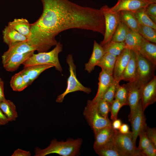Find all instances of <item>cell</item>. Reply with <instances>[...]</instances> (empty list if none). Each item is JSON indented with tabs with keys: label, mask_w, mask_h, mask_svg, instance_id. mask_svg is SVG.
<instances>
[{
	"label": "cell",
	"mask_w": 156,
	"mask_h": 156,
	"mask_svg": "<svg viewBox=\"0 0 156 156\" xmlns=\"http://www.w3.org/2000/svg\"><path fill=\"white\" fill-rule=\"evenodd\" d=\"M120 20L129 28L138 33L139 23L131 11L122 10L120 11Z\"/></svg>",
	"instance_id": "d4e9b609"
},
{
	"label": "cell",
	"mask_w": 156,
	"mask_h": 156,
	"mask_svg": "<svg viewBox=\"0 0 156 156\" xmlns=\"http://www.w3.org/2000/svg\"><path fill=\"white\" fill-rule=\"evenodd\" d=\"M119 130L120 133L123 134L128 133L130 132L129 126L127 124L125 123L122 124Z\"/></svg>",
	"instance_id": "7dc6e473"
},
{
	"label": "cell",
	"mask_w": 156,
	"mask_h": 156,
	"mask_svg": "<svg viewBox=\"0 0 156 156\" xmlns=\"http://www.w3.org/2000/svg\"><path fill=\"white\" fill-rule=\"evenodd\" d=\"M129 27L120 20L110 41L122 42L125 41Z\"/></svg>",
	"instance_id": "4dcf8cb0"
},
{
	"label": "cell",
	"mask_w": 156,
	"mask_h": 156,
	"mask_svg": "<svg viewBox=\"0 0 156 156\" xmlns=\"http://www.w3.org/2000/svg\"><path fill=\"white\" fill-rule=\"evenodd\" d=\"M10 85L14 91L20 92L24 90L23 78L20 72L12 76L10 81Z\"/></svg>",
	"instance_id": "836d02e7"
},
{
	"label": "cell",
	"mask_w": 156,
	"mask_h": 156,
	"mask_svg": "<svg viewBox=\"0 0 156 156\" xmlns=\"http://www.w3.org/2000/svg\"><path fill=\"white\" fill-rule=\"evenodd\" d=\"M145 8L132 12L139 24L148 26L156 30V24L150 19L146 13Z\"/></svg>",
	"instance_id": "f1b7e54d"
},
{
	"label": "cell",
	"mask_w": 156,
	"mask_h": 156,
	"mask_svg": "<svg viewBox=\"0 0 156 156\" xmlns=\"http://www.w3.org/2000/svg\"><path fill=\"white\" fill-rule=\"evenodd\" d=\"M103 47L105 53H108L117 56L125 48V42H117L110 41Z\"/></svg>",
	"instance_id": "f546056e"
},
{
	"label": "cell",
	"mask_w": 156,
	"mask_h": 156,
	"mask_svg": "<svg viewBox=\"0 0 156 156\" xmlns=\"http://www.w3.org/2000/svg\"><path fill=\"white\" fill-rule=\"evenodd\" d=\"M153 3H156V0H118L116 4L110 8L112 11L115 12L122 10L134 12Z\"/></svg>",
	"instance_id": "30bf717a"
},
{
	"label": "cell",
	"mask_w": 156,
	"mask_h": 156,
	"mask_svg": "<svg viewBox=\"0 0 156 156\" xmlns=\"http://www.w3.org/2000/svg\"><path fill=\"white\" fill-rule=\"evenodd\" d=\"M146 13L150 19L156 23V3L150 4L145 8Z\"/></svg>",
	"instance_id": "f35d334b"
},
{
	"label": "cell",
	"mask_w": 156,
	"mask_h": 156,
	"mask_svg": "<svg viewBox=\"0 0 156 156\" xmlns=\"http://www.w3.org/2000/svg\"><path fill=\"white\" fill-rule=\"evenodd\" d=\"M105 53L103 47L94 40L93 51L88 63L85 64V70L90 73L100 62Z\"/></svg>",
	"instance_id": "e0dca14e"
},
{
	"label": "cell",
	"mask_w": 156,
	"mask_h": 156,
	"mask_svg": "<svg viewBox=\"0 0 156 156\" xmlns=\"http://www.w3.org/2000/svg\"><path fill=\"white\" fill-rule=\"evenodd\" d=\"M144 156H156V146L151 142L149 145L142 151Z\"/></svg>",
	"instance_id": "60d3db41"
},
{
	"label": "cell",
	"mask_w": 156,
	"mask_h": 156,
	"mask_svg": "<svg viewBox=\"0 0 156 156\" xmlns=\"http://www.w3.org/2000/svg\"><path fill=\"white\" fill-rule=\"evenodd\" d=\"M131 51V50L125 48L117 56L112 75L115 79L120 81L122 74L130 59Z\"/></svg>",
	"instance_id": "9a60e30c"
},
{
	"label": "cell",
	"mask_w": 156,
	"mask_h": 156,
	"mask_svg": "<svg viewBox=\"0 0 156 156\" xmlns=\"http://www.w3.org/2000/svg\"><path fill=\"white\" fill-rule=\"evenodd\" d=\"M140 54L148 60L156 65V45L144 38L139 51Z\"/></svg>",
	"instance_id": "ffe728a7"
},
{
	"label": "cell",
	"mask_w": 156,
	"mask_h": 156,
	"mask_svg": "<svg viewBox=\"0 0 156 156\" xmlns=\"http://www.w3.org/2000/svg\"><path fill=\"white\" fill-rule=\"evenodd\" d=\"M4 82L1 80L0 81V102L5 101L4 92Z\"/></svg>",
	"instance_id": "bcb514c9"
},
{
	"label": "cell",
	"mask_w": 156,
	"mask_h": 156,
	"mask_svg": "<svg viewBox=\"0 0 156 156\" xmlns=\"http://www.w3.org/2000/svg\"><path fill=\"white\" fill-rule=\"evenodd\" d=\"M112 121V127L114 129L119 130L122 124L121 120L117 118Z\"/></svg>",
	"instance_id": "f6af8a7d"
},
{
	"label": "cell",
	"mask_w": 156,
	"mask_h": 156,
	"mask_svg": "<svg viewBox=\"0 0 156 156\" xmlns=\"http://www.w3.org/2000/svg\"><path fill=\"white\" fill-rule=\"evenodd\" d=\"M127 91L126 84L122 85L118 83L117 86L115 99L121 103L123 106L128 105Z\"/></svg>",
	"instance_id": "d6a6232c"
},
{
	"label": "cell",
	"mask_w": 156,
	"mask_h": 156,
	"mask_svg": "<svg viewBox=\"0 0 156 156\" xmlns=\"http://www.w3.org/2000/svg\"><path fill=\"white\" fill-rule=\"evenodd\" d=\"M100 9L103 12L105 20L104 38L100 44L103 47L111 40L116 30L120 21V12L112 11L107 5L103 6Z\"/></svg>",
	"instance_id": "ba28073f"
},
{
	"label": "cell",
	"mask_w": 156,
	"mask_h": 156,
	"mask_svg": "<svg viewBox=\"0 0 156 156\" xmlns=\"http://www.w3.org/2000/svg\"><path fill=\"white\" fill-rule=\"evenodd\" d=\"M123 105L118 100L115 99L111 104V118L112 121L117 118L118 114L121 108Z\"/></svg>",
	"instance_id": "74e56055"
},
{
	"label": "cell",
	"mask_w": 156,
	"mask_h": 156,
	"mask_svg": "<svg viewBox=\"0 0 156 156\" xmlns=\"http://www.w3.org/2000/svg\"><path fill=\"white\" fill-rule=\"evenodd\" d=\"M9 122L7 117L0 108V125H6Z\"/></svg>",
	"instance_id": "ee69618b"
},
{
	"label": "cell",
	"mask_w": 156,
	"mask_h": 156,
	"mask_svg": "<svg viewBox=\"0 0 156 156\" xmlns=\"http://www.w3.org/2000/svg\"><path fill=\"white\" fill-rule=\"evenodd\" d=\"M127 91L128 105L130 109L128 116L129 121L138 105L140 101V87L136 81H130L126 84Z\"/></svg>",
	"instance_id": "4fadbf2b"
},
{
	"label": "cell",
	"mask_w": 156,
	"mask_h": 156,
	"mask_svg": "<svg viewBox=\"0 0 156 156\" xmlns=\"http://www.w3.org/2000/svg\"><path fill=\"white\" fill-rule=\"evenodd\" d=\"M43 10L31 24L28 43L38 53L47 52L58 42L56 37L70 29L90 30L104 35L105 20L102 11L79 5L69 0H40Z\"/></svg>",
	"instance_id": "6da1fadb"
},
{
	"label": "cell",
	"mask_w": 156,
	"mask_h": 156,
	"mask_svg": "<svg viewBox=\"0 0 156 156\" xmlns=\"http://www.w3.org/2000/svg\"><path fill=\"white\" fill-rule=\"evenodd\" d=\"M8 25L18 33L29 38L30 33L31 24L26 18H15L9 22Z\"/></svg>",
	"instance_id": "603a6c76"
},
{
	"label": "cell",
	"mask_w": 156,
	"mask_h": 156,
	"mask_svg": "<svg viewBox=\"0 0 156 156\" xmlns=\"http://www.w3.org/2000/svg\"><path fill=\"white\" fill-rule=\"evenodd\" d=\"M66 62L68 65L70 75L67 79L66 89L63 93L58 96L56 100V102L59 103H62L65 96L70 93L81 91L89 94L91 92L90 88L84 86L77 79L76 66L72 54H69L67 56Z\"/></svg>",
	"instance_id": "277c9868"
},
{
	"label": "cell",
	"mask_w": 156,
	"mask_h": 156,
	"mask_svg": "<svg viewBox=\"0 0 156 156\" xmlns=\"http://www.w3.org/2000/svg\"><path fill=\"white\" fill-rule=\"evenodd\" d=\"M63 46L60 42L54 48L49 52L33 53L23 64L24 67L36 65H49L55 67L56 70L61 73L62 68L58 58L59 54L62 51Z\"/></svg>",
	"instance_id": "3957f363"
},
{
	"label": "cell",
	"mask_w": 156,
	"mask_h": 156,
	"mask_svg": "<svg viewBox=\"0 0 156 156\" xmlns=\"http://www.w3.org/2000/svg\"><path fill=\"white\" fill-rule=\"evenodd\" d=\"M82 142L81 138L69 139L65 141H59L54 139L47 148L41 149L35 148V156H45L51 154H56L62 156H76L79 153Z\"/></svg>",
	"instance_id": "7a4b0ae2"
},
{
	"label": "cell",
	"mask_w": 156,
	"mask_h": 156,
	"mask_svg": "<svg viewBox=\"0 0 156 156\" xmlns=\"http://www.w3.org/2000/svg\"><path fill=\"white\" fill-rule=\"evenodd\" d=\"M34 51L23 53H15L2 56L3 66L7 71L14 72L20 66L34 53Z\"/></svg>",
	"instance_id": "8fae6325"
},
{
	"label": "cell",
	"mask_w": 156,
	"mask_h": 156,
	"mask_svg": "<svg viewBox=\"0 0 156 156\" xmlns=\"http://www.w3.org/2000/svg\"><path fill=\"white\" fill-rule=\"evenodd\" d=\"M146 130L141 131L138 135L140 137V141L138 148L141 152L143 150L147 147L151 143L146 135Z\"/></svg>",
	"instance_id": "8d00e7d4"
},
{
	"label": "cell",
	"mask_w": 156,
	"mask_h": 156,
	"mask_svg": "<svg viewBox=\"0 0 156 156\" xmlns=\"http://www.w3.org/2000/svg\"><path fill=\"white\" fill-rule=\"evenodd\" d=\"M95 103L99 114L105 118L109 119L108 114L110 111L111 104L102 99Z\"/></svg>",
	"instance_id": "e575fe53"
},
{
	"label": "cell",
	"mask_w": 156,
	"mask_h": 156,
	"mask_svg": "<svg viewBox=\"0 0 156 156\" xmlns=\"http://www.w3.org/2000/svg\"><path fill=\"white\" fill-rule=\"evenodd\" d=\"M94 149L100 156H125L116 146L113 138L106 143Z\"/></svg>",
	"instance_id": "ac0fdd59"
},
{
	"label": "cell",
	"mask_w": 156,
	"mask_h": 156,
	"mask_svg": "<svg viewBox=\"0 0 156 156\" xmlns=\"http://www.w3.org/2000/svg\"><path fill=\"white\" fill-rule=\"evenodd\" d=\"M83 114L94 134L101 129L112 126V121L99 114L96 103L92 100H88Z\"/></svg>",
	"instance_id": "5b68a950"
},
{
	"label": "cell",
	"mask_w": 156,
	"mask_h": 156,
	"mask_svg": "<svg viewBox=\"0 0 156 156\" xmlns=\"http://www.w3.org/2000/svg\"><path fill=\"white\" fill-rule=\"evenodd\" d=\"M137 77V62L135 51L131 50L130 59L122 72L120 80L129 82L136 80Z\"/></svg>",
	"instance_id": "2e32d148"
},
{
	"label": "cell",
	"mask_w": 156,
	"mask_h": 156,
	"mask_svg": "<svg viewBox=\"0 0 156 156\" xmlns=\"http://www.w3.org/2000/svg\"><path fill=\"white\" fill-rule=\"evenodd\" d=\"M120 81L115 79L101 99L111 104L115 97L117 85L119 83Z\"/></svg>",
	"instance_id": "d590c367"
},
{
	"label": "cell",
	"mask_w": 156,
	"mask_h": 156,
	"mask_svg": "<svg viewBox=\"0 0 156 156\" xmlns=\"http://www.w3.org/2000/svg\"><path fill=\"white\" fill-rule=\"evenodd\" d=\"M113 139L116 146L125 156H144L136 147L133 140L131 132L123 134L114 129Z\"/></svg>",
	"instance_id": "8992f818"
},
{
	"label": "cell",
	"mask_w": 156,
	"mask_h": 156,
	"mask_svg": "<svg viewBox=\"0 0 156 156\" xmlns=\"http://www.w3.org/2000/svg\"><path fill=\"white\" fill-rule=\"evenodd\" d=\"M31 155L29 151L18 148L14 152L12 156H30Z\"/></svg>",
	"instance_id": "7bdbcfd3"
},
{
	"label": "cell",
	"mask_w": 156,
	"mask_h": 156,
	"mask_svg": "<svg viewBox=\"0 0 156 156\" xmlns=\"http://www.w3.org/2000/svg\"><path fill=\"white\" fill-rule=\"evenodd\" d=\"M114 129L112 126L103 128L94 134V148L104 144L113 138Z\"/></svg>",
	"instance_id": "7402d4cb"
},
{
	"label": "cell",
	"mask_w": 156,
	"mask_h": 156,
	"mask_svg": "<svg viewBox=\"0 0 156 156\" xmlns=\"http://www.w3.org/2000/svg\"><path fill=\"white\" fill-rule=\"evenodd\" d=\"M146 132V135L151 142L156 146V129L147 127Z\"/></svg>",
	"instance_id": "ab89813d"
},
{
	"label": "cell",
	"mask_w": 156,
	"mask_h": 156,
	"mask_svg": "<svg viewBox=\"0 0 156 156\" xmlns=\"http://www.w3.org/2000/svg\"><path fill=\"white\" fill-rule=\"evenodd\" d=\"M1 80V79L0 78V81Z\"/></svg>",
	"instance_id": "c3c4849f"
},
{
	"label": "cell",
	"mask_w": 156,
	"mask_h": 156,
	"mask_svg": "<svg viewBox=\"0 0 156 156\" xmlns=\"http://www.w3.org/2000/svg\"><path fill=\"white\" fill-rule=\"evenodd\" d=\"M143 39L140 34L129 28L124 41L125 48L138 51Z\"/></svg>",
	"instance_id": "44dd1931"
},
{
	"label": "cell",
	"mask_w": 156,
	"mask_h": 156,
	"mask_svg": "<svg viewBox=\"0 0 156 156\" xmlns=\"http://www.w3.org/2000/svg\"><path fill=\"white\" fill-rule=\"evenodd\" d=\"M140 100L143 110L144 111L149 105L156 101V77L151 81L141 86Z\"/></svg>",
	"instance_id": "7c38bea8"
},
{
	"label": "cell",
	"mask_w": 156,
	"mask_h": 156,
	"mask_svg": "<svg viewBox=\"0 0 156 156\" xmlns=\"http://www.w3.org/2000/svg\"><path fill=\"white\" fill-rule=\"evenodd\" d=\"M116 57L109 53H105L97 66L112 75Z\"/></svg>",
	"instance_id": "484cf974"
},
{
	"label": "cell",
	"mask_w": 156,
	"mask_h": 156,
	"mask_svg": "<svg viewBox=\"0 0 156 156\" xmlns=\"http://www.w3.org/2000/svg\"><path fill=\"white\" fill-rule=\"evenodd\" d=\"M2 34L3 42L8 46L18 42L28 41L26 37L8 25L5 26Z\"/></svg>",
	"instance_id": "d6986e66"
},
{
	"label": "cell",
	"mask_w": 156,
	"mask_h": 156,
	"mask_svg": "<svg viewBox=\"0 0 156 156\" xmlns=\"http://www.w3.org/2000/svg\"><path fill=\"white\" fill-rule=\"evenodd\" d=\"M0 108L9 121L15 120L18 116L16 106L11 101L6 99L0 102Z\"/></svg>",
	"instance_id": "4316f807"
},
{
	"label": "cell",
	"mask_w": 156,
	"mask_h": 156,
	"mask_svg": "<svg viewBox=\"0 0 156 156\" xmlns=\"http://www.w3.org/2000/svg\"><path fill=\"white\" fill-rule=\"evenodd\" d=\"M52 67L49 65H36L24 67L22 70L27 75L32 83L43 72Z\"/></svg>",
	"instance_id": "83f0119b"
},
{
	"label": "cell",
	"mask_w": 156,
	"mask_h": 156,
	"mask_svg": "<svg viewBox=\"0 0 156 156\" xmlns=\"http://www.w3.org/2000/svg\"><path fill=\"white\" fill-rule=\"evenodd\" d=\"M35 51V49L31 46L27 41H21L8 46V49L2 55L5 56L15 53H23Z\"/></svg>",
	"instance_id": "cb8c5ba5"
},
{
	"label": "cell",
	"mask_w": 156,
	"mask_h": 156,
	"mask_svg": "<svg viewBox=\"0 0 156 156\" xmlns=\"http://www.w3.org/2000/svg\"><path fill=\"white\" fill-rule=\"evenodd\" d=\"M137 62V77L136 81L141 87L151 81L155 76L156 65L135 51Z\"/></svg>",
	"instance_id": "52a82bcc"
},
{
	"label": "cell",
	"mask_w": 156,
	"mask_h": 156,
	"mask_svg": "<svg viewBox=\"0 0 156 156\" xmlns=\"http://www.w3.org/2000/svg\"><path fill=\"white\" fill-rule=\"evenodd\" d=\"M138 33L148 41L156 43V30L148 26L139 24Z\"/></svg>",
	"instance_id": "1f68e13d"
},
{
	"label": "cell",
	"mask_w": 156,
	"mask_h": 156,
	"mask_svg": "<svg viewBox=\"0 0 156 156\" xmlns=\"http://www.w3.org/2000/svg\"><path fill=\"white\" fill-rule=\"evenodd\" d=\"M22 75L23 84V88L25 89L32 83L29 76L22 70L20 71Z\"/></svg>",
	"instance_id": "b9f144b4"
},
{
	"label": "cell",
	"mask_w": 156,
	"mask_h": 156,
	"mask_svg": "<svg viewBox=\"0 0 156 156\" xmlns=\"http://www.w3.org/2000/svg\"><path fill=\"white\" fill-rule=\"evenodd\" d=\"M141 100L138 105L130 121L131 127L133 140L135 144L138 134L147 127Z\"/></svg>",
	"instance_id": "9c48e42d"
},
{
	"label": "cell",
	"mask_w": 156,
	"mask_h": 156,
	"mask_svg": "<svg viewBox=\"0 0 156 156\" xmlns=\"http://www.w3.org/2000/svg\"><path fill=\"white\" fill-rule=\"evenodd\" d=\"M114 80L112 75L102 69L99 77V82L97 92L95 96L92 100L93 103H96L102 98Z\"/></svg>",
	"instance_id": "5bb4252c"
}]
</instances>
